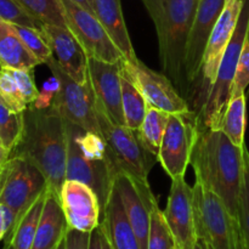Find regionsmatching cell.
I'll list each match as a JSON object with an SVG mask.
<instances>
[{
	"label": "cell",
	"mask_w": 249,
	"mask_h": 249,
	"mask_svg": "<svg viewBox=\"0 0 249 249\" xmlns=\"http://www.w3.org/2000/svg\"><path fill=\"white\" fill-rule=\"evenodd\" d=\"M66 121L53 105H31L23 112V130L12 156L33 163L48 180V190L60 196L67 169Z\"/></svg>",
	"instance_id": "1"
},
{
	"label": "cell",
	"mask_w": 249,
	"mask_h": 249,
	"mask_svg": "<svg viewBox=\"0 0 249 249\" xmlns=\"http://www.w3.org/2000/svg\"><path fill=\"white\" fill-rule=\"evenodd\" d=\"M243 147L236 146L224 131L199 128L190 162L196 174V182L214 192L237 221Z\"/></svg>",
	"instance_id": "2"
},
{
	"label": "cell",
	"mask_w": 249,
	"mask_h": 249,
	"mask_svg": "<svg viewBox=\"0 0 249 249\" xmlns=\"http://www.w3.org/2000/svg\"><path fill=\"white\" fill-rule=\"evenodd\" d=\"M155 23L163 73L178 91L191 95L185 72V57L190 32L199 0H142Z\"/></svg>",
	"instance_id": "3"
},
{
	"label": "cell",
	"mask_w": 249,
	"mask_h": 249,
	"mask_svg": "<svg viewBox=\"0 0 249 249\" xmlns=\"http://www.w3.org/2000/svg\"><path fill=\"white\" fill-rule=\"evenodd\" d=\"M66 130L68 140L66 179L82 181L91 187L104 212L116 178L106 142L102 135L68 121H66Z\"/></svg>",
	"instance_id": "4"
},
{
	"label": "cell",
	"mask_w": 249,
	"mask_h": 249,
	"mask_svg": "<svg viewBox=\"0 0 249 249\" xmlns=\"http://www.w3.org/2000/svg\"><path fill=\"white\" fill-rule=\"evenodd\" d=\"M248 39L249 0H243L237 27L221 58L215 80L212 84L198 113L196 114L199 128L213 129V130L220 129L224 114L231 99V89H232L238 60Z\"/></svg>",
	"instance_id": "5"
},
{
	"label": "cell",
	"mask_w": 249,
	"mask_h": 249,
	"mask_svg": "<svg viewBox=\"0 0 249 249\" xmlns=\"http://www.w3.org/2000/svg\"><path fill=\"white\" fill-rule=\"evenodd\" d=\"M194 212L197 243L202 249H243L238 221L214 192L196 182Z\"/></svg>",
	"instance_id": "6"
},
{
	"label": "cell",
	"mask_w": 249,
	"mask_h": 249,
	"mask_svg": "<svg viewBox=\"0 0 249 249\" xmlns=\"http://www.w3.org/2000/svg\"><path fill=\"white\" fill-rule=\"evenodd\" d=\"M96 117L116 175L124 173L148 181V174L158 158L141 142L138 131L111 122L97 105Z\"/></svg>",
	"instance_id": "7"
},
{
	"label": "cell",
	"mask_w": 249,
	"mask_h": 249,
	"mask_svg": "<svg viewBox=\"0 0 249 249\" xmlns=\"http://www.w3.org/2000/svg\"><path fill=\"white\" fill-rule=\"evenodd\" d=\"M46 66L55 80L56 91L51 105L66 121L82 126L88 131L102 135L96 117V96L90 80L79 84L73 80L55 60L51 58Z\"/></svg>",
	"instance_id": "8"
},
{
	"label": "cell",
	"mask_w": 249,
	"mask_h": 249,
	"mask_svg": "<svg viewBox=\"0 0 249 249\" xmlns=\"http://www.w3.org/2000/svg\"><path fill=\"white\" fill-rule=\"evenodd\" d=\"M46 190L48 180L33 163L23 157H10L0 177V203L11 208L16 225Z\"/></svg>",
	"instance_id": "9"
},
{
	"label": "cell",
	"mask_w": 249,
	"mask_h": 249,
	"mask_svg": "<svg viewBox=\"0 0 249 249\" xmlns=\"http://www.w3.org/2000/svg\"><path fill=\"white\" fill-rule=\"evenodd\" d=\"M68 31L77 38L88 57L117 63L124 58L94 14L74 0H55Z\"/></svg>",
	"instance_id": "10"
},
{
	"label": "cell",
	"mask_w": 249,
	"mask_h": 249,
	"mask_svg": "<svg viewBox=\"0 0 249 249\" xmlns=\"http://www.w3.org/2000/svg\"><path fill=\"white\" fill-rule=\"evenodd\" d=\"M122 74L141 92L150 107L162 109L167 113H190L187 100L178 91L172 80L164 74L151 70L138 57L123 58Z\"/></svg>",
	"instance_id": "11"
},
{
	"label": "cell",
	"mask_w": 249,
	"mask_h": 249,
	"mask_svg": "<svg viewBox=\"0 0 249 249\" xmlns=\"http://www.w3.org/2000/svg\"><path fill=\"white\" fill-rule=\"evenodd\" d=\"M196 113H169L160 142L158 162L170 179L185 175L198 136Z\"/></svg>",
	"instance_id": "12"
},
{
	"label": "cell",
	"mask_w": 249,
	"mask_h": 249,
	"mask_svg": "<svg viewBox=\"0 0 249 249\" xmlns=\"http://www.w3.org/2000/svg\"><path fill=\"white\" fill-rule=\"evenodd\" d=\"M242 6L243 0H226L225 6L212 31L206 53H204L203 66H202L201 78H199L198 94L196 99L198 108L202 107L212 84L215 80L221 58L237 27Z\"/></svg>",
	"instance_id": "13"
},
{
	"label": "cell",
	"mask_w": 249,
	"mask_h": 249,
	"mask_svg": "<svg viewBox=\"0 0 249 249\" xmlns=\"http://www.w3.org/2000/svg\"><path fill=\"white\" fill-rule=\"evenodd\" d=\"M226 0H199L197 6L196 16L190 32L186 46V57H185V72L190 89L199 82L203 66L204 53L212 31L223 11Z\"/></svg>",
	"instance_id": "14"
},
{
	"label": "cell",
	"mask_w": 249,
	"mask_h": 249,
	"mask_svg": "<svg viewBox=\"0 0 249 249\" xmlns=\"http://www.w3.org/2000/svg\"><path fill=\"white\" fill-rule=\"evenodd\" d=\"M165 220L175 240L177 249H195L197 245L194 212V187L185 180V175L172 179Z\"/></svg>",
	"instance_id": "15"
},
{
	"label": "cell",
	"mask_w": 249,
	"mask_h": 249,
	"mask_svg": "<svg viewBox=\"0 0 249 249\" xmlns=\"http://www.w3.org/2000/svg\"><path fill=\"white\" fill-rule=\"evenodd\" d=\"M113 186L121 196L129 223L138 237L141 249H147L151 207L153 201L157 199L151 191L148 181L119 173L114 178Z\"/></svg>",
	"instance_id": "16"
},
{
	"label": "cell",
	"mask_w": 249,
	"mask_h": 249,
	"mask_svg": "<svg viewBox=\"0 0 249 249\" xmlns=\"http://www.w3.org/2000/svg\"><path fill=\"white\" fill-rule=\"evenodd\" d=\"M60 202L68 228L91 232L101 223L102 209L99 197L84 182L66 179L61 187Z\"/></svg>",
	"instance_id": "17"
},
{
	"label": "cell",
	"mask_w": 249,
	"mask_h": 249,
	"mask_svg": "<svg viewBox=\"0 0 249 249\" xmlns=\"http://www.w3.org/2000/svg\"><path fill=\"white\" fill-rule=\"evenodd\" d=\"M122 62V61H121ZM121 62L88 58V75L96 96V105L113 123L124 125L122 109Z\"/></svg>",
	"instance_id": "18"
},
{
	"label": "cell",
	"mask_w": 249,
	"mask_h": 249,
	"mask_svg": "<svg viewBox=\"0 0 249 249\" xmlns=\"http://www.w3.org/2000/svg\"><path fill=\"white\" fill-rule=\"evenodd\" d=\"M41 33L53 50L60 67L79 84L89 82L88 56L74 36L66 27L44 24Z\"/></svg>",
	"instance_id": "19"
},
{
	"label": "cell",
	"mask_w": 249,
	"mask_h": 249,
	"mask_svg": "<svg viewBox=\"0 0 249 249\" xmlns=\"http://www.w3.org/2000/svg\"><path fill=\"white\" fill-rule=\"evenodd\" d=\"M33 70L0 68V99L15 112H24L38 100Z\"/></svg>",
	"instance_id": "20"
},
{
	"label": "cell",
	"mask_w": 249,
	"mask_h": 249,
	"mask_svg": "<svg viewBox=\"0 0 249 249\" xmlns=\"http://www.w3.org/2000/svg\"><path fill=\"white\" fill-rule=\"evenodd\" d=\"M101 225L104 226L111 249H141L129 223L121 196L114 186L102 212Z\"/></svg>",
	"instance_id": "21"
},
{
	"label": "cell",
	"mask_w": 249,
	"mask_h": 249,
	"mask_svg": "<svg viewBox=\"0 0 249 249\" xmlns=\"http://www.w3.org/2000/svg\"><path fill=\"white\" fill-rule=\"evenodd\" d=\"M67 229L60 196L48 190L32 249H55L65 237Z\"/></svg>",
	"instance_id": "22"
},
{
	"label": "cell",
	"mask_w": 249,
	"mask_h": 249,
	"mask_svg": "<svg viewBox=\"0 0 249 249\" xmlns=\"http://www.w3.org/2000/svg\"><path fill=\"white\" fill-rule=\"evenodd\" d=\"M94 15L125 60L136 58L122 11L121 0H92Z\"/></svg>",
	"instance_id": "23"
},
{
	"label": "cell",
	"mask_w": 249,
	"mask_h": 249,
	"mask_svg": "<svg viewBox=\"0 0 249 249\" xmlns=\"http://www.w3.org/2000/svg\"><path fill=\"white\" fill-rule=\"evenodd\" d=\"M40 61L26 48L14 24L0 19V66L14 70H33Z\"/></svg>",
	"instance_id": "24"
},
{
	"label": "cell",
	"mask_w": 249,
	"mask_h": 249,
	"mask_svg": "<svg viewBox=\"0 0 249 249\" xmlns=\"http://www.w3.org/2000/svg\"><path fill=\"white\" fill-rule=\"evenodd\" d=\"M46 191L36 199V203L28 209V212L24 214L23 218L16 225L14 232L11 233L5 245L9 247V249H32L33 247L36 229H38L44 202H45Z\"/></svg>",
	"instance_id": "25"
},
{
	"label": "cell",
	"mask_w": 249,
	"mask_h": 249,
	"mask_svg": "<svg viewBox=\"0 0 249 249\" xmlns=\"http://www.w3.org/2000/svg\"><path fill=\"white\" fill-rule=\"evenodd\" d=\"M122 74V71H121ZM122 109H123L124 125L133 130H139L145 119L148 104L141 92L122 74Z\"/></svg>",
	"instance_id": "26"
},
{
	"label": "cell",
	"mask_w": 249,
	"mask_h": 249,
	"mask_svg": "<svg viewBox=\"0 0 249 249\" xmlns=\"http://www.w3.org/2000/svg\"><path fill=\"white\" fill-rule=\"evenodd\" d=\"M168 118H169V113L167 112L155 108V107H148L145 119L138 130L141 142L157 158L160 142H162L163 135L167 128Z\"/></svg>",
	"instance_id": "27"
},
{
	"label": "cell",
	"mask_w": 249,
	"mask_h": 249,
	"mask_svg": "<svg viewBox=\"0 0 249 249\" xmlns=\"http://www.w3.org/2000/svg\"><path fill=\"white\" fill-rule=\"evenodd\" d=\"M219 130L236 146H245L246 131V95L231 97Z\"/></svg>",
	"instance_id": "28"
},
{
	"label": "cell",
	"mask_w": 249,
	"mask_h": 249,
	"mask_svg": "<svg viewBox=\"0 0 249 249\" xmlns=\"http://www.w3.org/2000/svg\"><path fill=\"white\" fill-rule=\"evenodd\" d=\"M147 249H177L174 236L165 220L164 212L155 199L151 207Z\"/></svg>",
	"instance_id": "29"
},
{
	"label": "cell",
	"mask_w": 249,
	"mask_h": 249,
	"mask_svg": "<svg viewBox=\"0 0 249 249\" xmlns=\"http://www.w3.org/2000/svg\"><path fill=\"white\" fill-rule=\"evenodd\" d=\"M23 130V112H15L0 99V139L11 152L18 143Z\"/></svg>",
	"instance_id": "30"
},
{
	"label": "cell",
	"mask_w": 249,
	"mask_h": 249,
	"mask_svg": "<svg viewBox=\"0 0 249 249\" xmlns=\"http://www.w3.org/2000/svg\"><path fill=\"white\" fill-rule=\"evenodd\" d=\"M16 1L31 16L40 21L43 24L66 27L65 19L55 0H16Z\"/></svg>",
	"instance_id": "31"
},
{
	"label": "cell",
	"mask_w": 249,
	"mask_h": 249,
	"mask_svg": "<svg viewBox=\"0 0 249 249\" xmlns=\"http://www.w3.org/2000/svg\"><path fill=\"white\" fill-rule=\"evenodd\" d=\"M14 28L16 29L17 34L23 41L26 48L40 61V63L46 65L53 57V50L46 41L44 34L41 33V29L18 26V24H14Z\"/></svg>",
	"instance_id": "32"
},
{
	"label": "cell",
	"mask_w": 249,
	"mask_h": 249,
	"mask_svg": "<svg viewBox=\"0 0 249 249\" xmlns=\"http://www.w3.org/2000/svg\"><path fill=\"white\" fill-rule=\"evenodd\" d=\"M238 225L243 249H249V152L243 147V178L238 203Z\"/></svg>",
	"instance_id": "33"
},
{
	"label": "cell",
	"mask_w": 249,
	"mask_h": 249,
	"mask_svg": "<svg viewBox=\"0 0 249 249\" xmlns=\"http://www.w3.org/2000/svg\"><path fill=\"white\" fill-rule=\"evenodd\" d=\"M0 19L18 26L41 29L44 24L28 14L16 0H0Z\"/></svg>",
	"instance_id": "34"
},
{
	"label": "cell",
	"mask_w": 249,
	"mask_h": 249,
	"mask_svg": "<svg viewBox=\"0 0 249 249\" xmlns=\"http://www.w3.org/2000/svg\"><path fill=\"white\" fill-rule=\"evenodd\" d=\"M249 85V39L246 41L245 48L238 60L237 68H236L235 79L231 89V97L240 96L245 94L246 89Z\"/></svg>",
	"instance_id": "35"
},
{
	"label": "cell",
	"mask_w": 249,
	"mask_h": 249,
	"mask_svg": "<svg viewBox=\"0 0 249 249\" xmlns=\"http://www.w3.org/2000/svg\"><path fill=\"white\" fill-rule=\"evenodd\" d=\"M16 225V215L11 208L4 203H0V242H6Z\"/></svg>",
	"instance_id": "36"
},
{
	"label": "cell",
	"mask_w": 249,
	"mask_h": 249,
	"mask_svg": "<svg viewBox=\"0 0 249 249\" xmlns=\"http://www.w3.org/2000/svg\"><path fill=\"white\" fill-rule=\"evenodd\" d=\"M90 232L68 228L65 235L66 249H89Z\"/></svg>",
	"instance_id": "37"
},
{
	"label": "cell",
	"mask_w": 249,
	"mask_h": 249,
	"mask_svg": "<svg viewBox=\"0 0 249 249\" xmlns=\"http://www.w3.org/2000/svg\"><path fill=\"white\" fill-rule=\"evenodd\" d=\"M89 249H111L108 238H107V235L101 223L95 230L90 232Z\"/></svg>",
	"instance_id": "38"
},
{
	"label": "cell",
	"mask_w": 249,
	"mask_h": 249,
	"mask_svg": "<svg viewBox=\"0 0 249 249\" xmlns=\"http://www.w3.org/2000/svg\"><path fill=\"white\" fill-rule=\"evenodd\" d=\"M10 157H11V152L5 147V145L2 143L1 139H0V177L4 173L5 168H6L7 163H9Z\"/></svg>",
	"instance_id": "39"
},
{
	"label": "cell",
	"mask_w": 249,
	"mask_h": 249,
	"mask_svg": "<svg viewBox=\"0 0 249 249\" xmlns=\"http://www.w3.org/2000/svg\"><path fill=\"white\" fill-rule=\"evenodd\" d=\"M75 2H78L79 5H82L84 9H87L88 11H90L91 14H94V6H92V0H74Z\"/></svg>",
	"instance_id": "40"
},
{
	"label": "cell",
	"mask_w": 249,
	"mask_h": 249,
	"mask_svg": "<svg viewBox=\"0 0 249 249\" xmlns=\"http://www.w3.org/2000/svg\"><path fill=\"white\" fill-rule=\"evenodd\" d=\"M56 249H66V247H65V237H63V240L61 241L60 243H58L57 248H56Z\"/></svg>",
	"instance_id": "41"
},
{
	"label": "cell",
	"mask_w": 249,
	"mask_h": 249,
	"mask_svg": "<svg viewBox=\"0 0 249 249\" xmlns=\"http://www.w3.org/2000/svg\"><path fill=\"white\" fill-rule=\"evenodd\" d=\"M195 249H202V248H201V246H199L198 243H197V245H196V247H195Z\"/></svg>",
	"instance_id": "42"
},
{
	"label": "cell",
	"mask_w": 249,
	"mask_h": 249,
	"mask_svg": "<svg viewBox=\"0 0 249 249\" xmlns=\"http://www.w3.org/2000/svg\"><path fill=\"white\" fill-rule=\"evenodd\" d=\"M0 68H1V66H0Z\"/></svg>",
	"instance_id": "43"
},
{
	"label": "cell",
	"mask_w": 249,
	"mask_h": 249,
	"mask_svg": "<svg viewBox=\"0 0 249 249\" xmlns=\"http://www.w3.org/2000/svg\"><path fill=\"white\" fill-rule=\"evenodd\" d=\"M56 248H57V247H56ZM56 248H55V249H56Z\"/></svg>",
	"instance_id": "44"
}]
</instances>
